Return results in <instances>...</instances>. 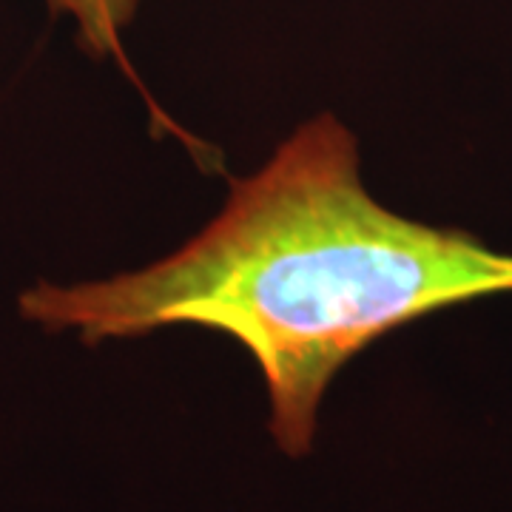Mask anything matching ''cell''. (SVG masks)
Returning a JSON list of instances; mask_svg holds the SVG:
<instances>
[{
    "label": "cell",
    "mask_w": 512,
    "mask_h": 512,
    "mask_svg": "<svg viewBox=\"0 0 512 512\" xmlns=\"http://www.w3.org/2000/svg\"><path fill=\"white\" fill-rule=\"evenodd\" d=\"M512 293V254L407 220L367 194L348 128L299 126L180 251L134 274L20 296L26 319L86 345L171 325L254 356L282 453H311L316 410L353 356L421 316Z\"/></svg>",
    "instance_id": "6da1fadb"
},
{
    "label": "cell",
    "mask_w": 512,
    "mask_h": 512,
    "mask_svg": "<svg viewBox=\"0 0 512 512\" xmlns=\"http://www.w3.org/2000/svg\"><path fill=\"white\" fill-rule=\"evenodd\" d=\"M46 3L55 15H72L83 52L94 57H117L123 66H128L120 32L134 18L137 0H46Z\"/></svg>",
    "instance_id": "7a4b0ae2"
}]
</instances>
